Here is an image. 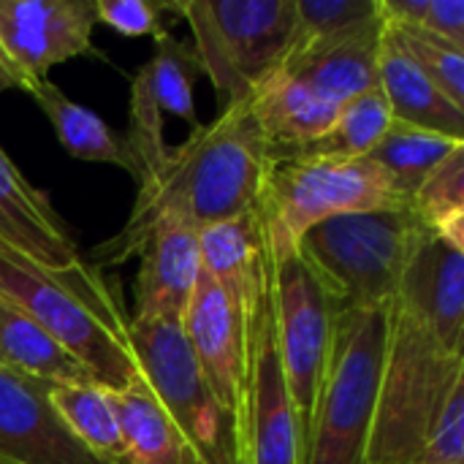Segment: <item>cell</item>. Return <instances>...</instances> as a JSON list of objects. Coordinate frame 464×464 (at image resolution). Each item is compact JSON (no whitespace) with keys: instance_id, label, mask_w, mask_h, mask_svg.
<instances>
[{"instance_id":"cell-1","label":"cell","mask_w":464,"mask_h":464,"mask_svg":"<svg viewBox=\"0 0 464 464\" xmlns=\"http://www.w3.org/2000/svg\"><path fill=\"white\" fill-rule=\"evenodd\" d=\"M269 147L250 101L231 103L169 150L163 166L139 185L128 223L90 253L92 269L120 266L160 223L204 226L231 220L258 207Z\"/></svg>"},{"instance_id":"cell-2","label":"cell","mask_w":464,"mask_h":464,"mask_svg":"<svg viewBox=\"0 0 464 464\" xmlns=\"http://www.w3.org/2000/svg\"><path fill=\"white\" fill-rule=\"evenodd\" d=\"M0 299L49 332L98 386L122 392L141 381L130 321L98 269L54 272L0 245Z\"/></svg>"},{"instance_id":"cell-3","label":"cell","mask_w":464,"mask_h":464,"mask_svg":"<svg viewBox=\"0 0 464 464\" xmlns=\"http://www.w3.org/2000/svg\"><path fill=\"white\" fill-rule=\"evenodd\" d=\"M464 378V329H451L397 294L364 464H419L449 389Z\"/></svg>"},{"instance_id":"cell-4","label":"cell","mask_w":464,"mask_h":464,"mask_svg":"<svg viewBox=\"0 0 464 464\" xmlns=\"http://www.w3.org/2000/svg\"><path fill=\"white\" fill-rule=\"evenodd\" d=\"M435 239L413 207L340 215L310 228L296 250L337 310L389 307L413 258Z\"/></svg>"},{"instance_id":"cell-5","label":"cell","mask_w":464,"mask_h":464,"mask_svg":"<svg viewBox=\"0 0 464 464\" xmlns=\"http://www.w3.org/2000/svg\"><path fill=\"white\" fill-rule=\"evenodd\" d=\"M389 307L337 313L324 389L304 438V464H364L389 340Z\"/></svg>"},{"instance_id":"cell-6","label":"cell","mask_w":464,"mask_h":464,"mask_svg":"<svg viewBox=\"0 0 464 464\" xmlns=\"http://www.w3.org/2000/svg\"><path fill=\"white\" fill-rule=\"evenodd\" d=\"M394 207L411 204L394 190L392 179L372 158H294L269 160L256 209L266 253L277 261L294 253L299 239L324 220Z\"/></svg>"},{"instance_id":"cell-7","label":"cell","mask_w":464,"mask_h":464,"mask_svg":"<svg viewBox=\"0 0 464 464\" xmlns=\"http://www.w3.org/2000/svg\"><path fill=\"white\" fill-rule=\"evenodd\" d=\"M166 8L190 24L220 109L253 98L280 65L294 27V0H179Z\"/></svg>"},{"instance_id":"cell-8","label":"cell","mask_w":464,"mask_h":464,"mask_svg":"<svg viewBox=\"0 0 464 464\" xmlns=\"http://www.w3.org/2000/svg\"><path fill=\"white\" fill-rule=\"evenodd\" d=\"M144 383L201 464H245L234 427L207 386L182 324L130 321Z\"/></svg>"},{"instance_id":"cell-9","label":"cell","mask_w":464,"mask_h":464,"mask_svg":"<svg viewBox=\"0 0 464 464\" xmlns=\"http://www.w3.org/2000/svg\"><path fill=\"white\" fill-rule=\"evenodd\" d=\"M269 269L277 353L294 411L307 438L324 389L340 310L299 250L277 261L269 258Z\"/></svg>"},{"instance_id":"cell-10","label":"cell","mask_w":464,"mask_h":464,"mask_svg":"<svg viewBox=\"0 0 464 464\" xmlns=\"http://www.w3.org/2000/svg\"><path fill=\"white\" fill-rule=\"evenodd\" d=\"M182 332L198 362V370L212 389L218 405L228 416L242 459L247 430V386H250V332L231 299L218 283L201 272L190 307L182 318Z\"/></svg>"},{"instance_id":"cell-11","label":"cell","mask_w":464,"mask_h":464,"mask_svg":"<svg viewBox=\"0 0 464 464\" xmlns=\"http://www.w3.org/2000/svg\"><path fill=\"white\" fill-rule=\"evenodd\" d=\"M201 76V63L193 44L163 33L155 38L152 57L141 65L130 84L128 147L139 166V185L147 182L169 158L163 139L166 117H179L190 133L201 128L193 106V84Z\"/></svg>"},{"instance_id":"cell-12","label":"cell","mask_w":464,"mask_h":464,"mask_svg":"<svg viewBox=\"0 0 464 464\" xmlns=\"http://www.w3.org/2000/svg\"><path fill=\"white\" fill-rule=\"evenodd\" d=\"M245 464H304V432L294 411L277 353L272 269L250 332Z\"/></svg>"},{"instance_id":"cell-13","label":"cell","mask_w":464,"mask_h":464,"mask_svg":"<svg viewBox=\"0 0 464 464\" xmlns=\"http://www.w3.org/2000/svg\"><path fill=\"white\" fill-rule=\"evenodd\" d=\"M95 22V0H0V46L24 84L38 82L92 49Z\"/></svg>"},{"instance_id":"cell-14","label":"cell","mask_w":464,"mask_h":464,"mask_svg":"<svg viewBox=\"0 0 464 464\" xmlns=\"http://www.w3.org/2000/svg\"><path fill=\"white\" fill-rule=\"evenodd\" d=\"M0 464H103L63 424L49 383L0 367Z\"/></svg>"},{"instance_id":"cell-15","label":"cell","mask_w":464,"mask_h":464,"mask_svg":"<svg viewBox=\"0 0 464 464\" xmlns=\"http://www.w3.org/2000/svg\"><path fill=\"white\" fill-rule=\"evenodd\" d=\"M383 27L386 19L378 16L348 35L321 41L310 49L283 57L272 73L296 82L321 103L340 109L356 95L378 87V49Z\"/></svg>"},{"instance_id":"cell-16","label":"cell","mask_w":464,"mask_h":464,"mask_svg":"<svg viewBox=\"0 0 464 464\" xmlns=\"http://www.w3.org/2000/svg\"><path fill=\"white\" fill-rule=\"evenodd\" d=\"M136 315L130 321L182 324L201 277L198 231L185 223H160L139 247Z\"/></svg>"},{"instance_id":"cell-17","label":"cell","mask_w":464,"mask_h":464,"mask_svg":"<svg viewBox=\"0 0 464 464\" xmlns=\"http://www.w3.org/2000/svg\"><path fill=\"white\" fill-rule=\"evenodd\" d=\"M0 245L38 266L65 272L82 261L76 239L52 201L33 188L0 147Z\"/></svg>"},{"instance_id":"cell-18","label":"cell","mask_w":464,"mask_h":464,"mask_svg":"<svg viewBox=\"0 0 464 464\" xmlns=\"http://www.w3.org/2000/svg\"><path fill=\"white\" fill-rule=\"evenodd\" d=\"M201 269L231 299L237 313L253 324L269 285V253L258 209L204 226L198 231Z\"/></svg>"},{"instance_id":"cell-19","label":"cell","mask_w":464,"mask_h":464,"mask_svg":"<svg viewBox=\"0 0 464 464\" xmlns=\"http://www.w3.org/2000/svg\"><path fill=\"white\" fill-rule=\"evenodd\" d=\"M378 87L392 120L464 141V109L454 106L411 60L397 33L386 24L378 49Z\"/></svg>"},{"instance_id":"cell-20","label":"cell","mask_w":464,"mask_h":464,"mask_svg":"<svg viewBox=\"0 0 464 464\" xmlns=\"http://www.w3.org/2000/svg\"><path fill=\"white\" fill-rule=\"evenodd\" d=\"M24 92L38 103V109L46 114L52 122L60 144L65 152L76 160H90V163H111L125 169L136 182H139V166L136 158L128 147L125 139L114 136V130L87 106L71 101L57 84L49 79L27 82Z\"/></svg>"},{"instance_id":"cell-21","label":"cell","mask_w":464,"mask_h":464,"mask_svg":"<svg viewBox=\"0 0 464 464\" xmlns=\"http://www.w3.org/2000/svg\"><path fill=\"white\" fill-rule=\"evenodd\" d=\"M109 394L122 435V464H201L144 378Z\"/></svg>"},{"instance_id":"cell-22","label":"cell","mask_w":464,"mask_h":464,"mask_svg":"<svg viewBox=\"0 0 464 464\" xmlns=\"http://www.w3.org/2000/svg\"><path fill=\"white\" fill-rule=\"evenodd\" d=\"M0 367L27 375L49 386L95 383L92 375L76 362L49 332L30 321L22 310L0 299Z\"/></svg>"},{"instance_id":"cell-23","label":"cell","mask_w":464,"mask_h":464,"mask_svg":"<svg viewBox=\"0 0 464 464\" xmlns=\"http://www.w3.org/2000/svg\"><path fill=\"white\" fill-rule=\"evenodd\" d=\"M392 125L389 103L381 92V87H372L345 106H340L334 122L324 136L315 141L296 147L275 160H294V158H324V160H356L367 158L372 147L383 139V133Z\"/></svg>"},{"instance_id":"cell-24","label":"cell","mask_w":464,"mask_h":464,"mask_svg":"<svg viewBox=\"0 0 464 464\" xmlns=\"http://www.w3.org/2000/svg\"><path fill=\"white\" fill-rule=\"evenodd\" d=\"M459 147H464L459 139H449L443 133L392 120L389 130L367 158H372L386 171L394 190L411 204L419 185Z\"/></svg>"},{"instance_id":"cell-25","label":"cell","mask_w":464,"mask_h":464,"mask_svg":"<svg viewBox=\"0 0 464 464\" xmlns=\"http://www.w3.org/2000/svg\"><path fill=\"white\" fill-rule=\"evenodd\" d=\"M49 400L68 432L103 464H122V435L109 389L98 383L49 386Z\"/></svg>"},{"instance_id":"cell-26","label":"cell","mask_w":464,"mask_h":464,"mask_svg":"<svg viewBox=\"0 0 464 464\" xmlns=\"http://www.w3.org/2000/svg\"><path fill=\"white\" fill-rule=\"evenodd\" d=\"M411 207L438 239L464 250V147L454 150L419 185Z\"/></svg>"},{"instance_id":"cell-27","label":"cell","mask_w":464,"mask_h":464,"mask_svg":"<svg viewBox=\"0 0 464 464\" xmlns=\"http://www.w3.org/2000/svg\"><path fill=\"white\" fill-rule=\"evenodd\" d=\"M378 16L381 0H294V27L283 57L348 35Z\"/></svg>"},{"instance_id":"cell-28","label":"cell","mask_w":464,"mask_h":464,"mask_svg":"<svg viewBox=\"0 0 464 464\" xmlns=\"http://www.w3.org/2000/svg\"><path fill=\"white\" fill-rule=\"evenodd\" d=\"M389 24V22H386ZM411 60L427 73V79L454 103L464 109V52L419 30V27H402V24H389Z\"/></svg>"},{"instance_id":"cell-29","label":"cell","mask_w":464,"mask_h":464,"mask_svg":"<svg viewBox=\"0 0 464 464\" xmlns=\"http://www.w3.org/2000/svg\"><path fill=\"white\" fill-rule=\"evenodd\" d=\"M419 464H464V378H459L424 438Z\"/></svg>"},{"instance_id":"cell-30","label":"cell","mask_w":464,"mask_h":464,"mask_svg":"<svg viewBox=\"0 0 464 464\" xmlns=\"http://www.w3.org/2000/svg\"><path fill=\"white\" fill-rule=\"evenodd\" d=\"M166 3L152 0H95V19L109 24L111 30L139 38V35H163L169 30Z\"/></svg>"},{"instance_id":"cell-31","label":"cell","mask_w":464,"mask_h":464,"mask_svg":"<svg viewBox=\"0 0 464 464\" xmlns=\"http://www.w3.org/2000/svg\"><path fill=\"white\" fill-rule=\"evenodd\" d=\"M419 30L464 52V0H427Z\"/></svg>"},{"instance_id":"cell-32","label":"cell","mask_w":464,"mask_h":464,"mask_svg":"<svg viewBox=\"0 0 464 464\" xmlns=\"http://www.w3.org/2000/svg\"><path fill=\"white\" fill-rule=\"evenodd\" d=\"M22 87H24V79L19 76V71L14 68V63L8 60V54L0 46V95L5 90H22Z\"/></svg>"}]
</instances>
